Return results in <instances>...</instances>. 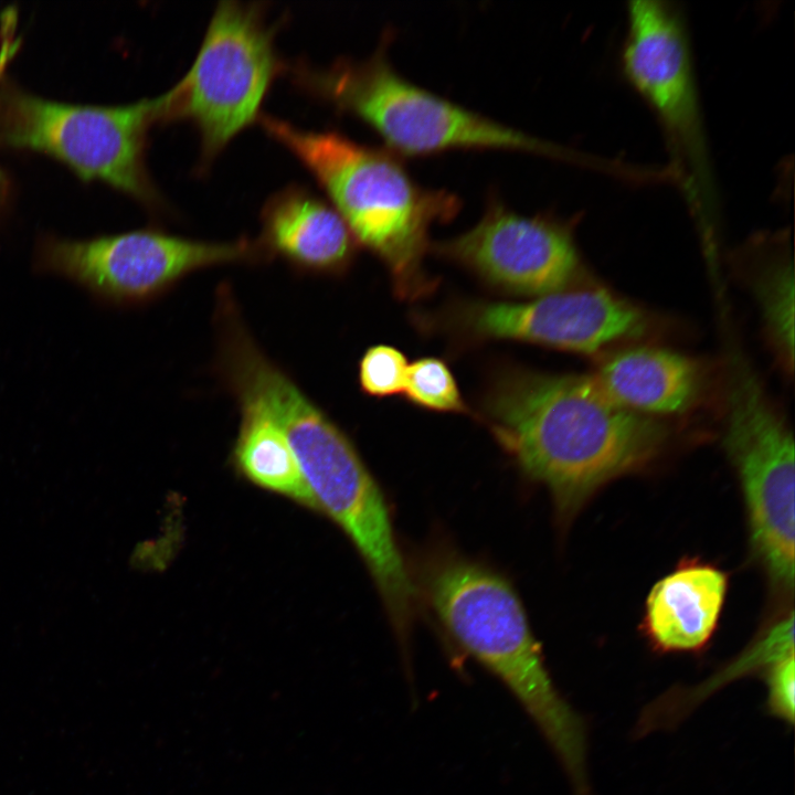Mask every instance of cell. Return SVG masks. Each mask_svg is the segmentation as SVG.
Here are the masks:
<instances>
[{
    "mask_svg": "<svg viewBox=\"0 0 795 795\" xmlns=\"http://www.w3.org/2000/svg\"><path fill=\"white\" fill-rule=\"evenodd\" d=\"M237 405L241 423L232 452L237 470L256 486L315 509L285 434L261 409L250 404Z\"/></svg>",
    "mask_w": 795,
    "mask_h": 795,
    "instance_id": "cell-16",
    "label": "cell"
},
{
    "mask_svg": "<svg viewBox=\"0 0 795 795\" xmlns=\"http://www.w3.org/2000/svg\"><path fill=\"white\" fill-rule=\"evenodd\" d=\"M425 600L452 639L496 676L543 735L572 786L591 795L586 727L556 689L520 598L499 573L449 551L423 566Z\"/></svg>",
    "mask_w": 795,
    "mask_h": 795,
    "instance_id": "cell-2",
    "label": "cell"
},
{
    "mask_svg": "<svg viewBox=\"0 0 795 795\" xmlns=\"http://www.w3.org/2000/svg\"><path fill=\"white\" fill-rule=\"evenodd\" d=\"M7 191V179L2 170L0 169V201Z\"/></svg>",
    "mask_w": 795,
    "mask_h": 795,
    "instance_id": "cell-21",
    "label": "cell"
},
{
    "mask_svg": "<svg viewBox=\"0 0 795 795\" xmlns=\"http://www.w3.org/2000/svg\"><path fill=\"white\" fill-rule=\"evenodd\" d=\"M487 422L568 521L606 483L653 460L668 438L655 417L616 403L594 375L512 370L485 399Z\"/></svg>",
    "mask_w": 795,
    "mask_h": 795,
    "instance_id": "cell-1",
    "label": "cell"
},
{
    "mask_svg": "<svg viewBox=\"0 0 795 795\" xmlns=\"http://www.w3.org/2000/svg\"><path fill=\"white\" fill-rule=\"evenodd\" d=\"M257 240L266 261L279 257L303 274L337 276L351 266L357 242L327 201L300 186L273 194L261 213Z\"/></svg>",
    "mask_w": 795,
    "mask_h": 795,
    "instance_id": "cell-13",
    "label": "cell"
},
{
    "mask_svg": "<svg viewBox=\"0 0 795 795\" xmlns=\"http://www.w3.org/2000/svg\"><path fill=\"white\" fill-rule=\"evenodd\" d=\"M258 123L311 172L358 245L388 267L401 298L433 288L423 269L434 222L459 212L458 195L418 184L398 155L359 144L336 130L312 131L259 115Z\"/></svg>",
    "mask_w": 795,
    "mask_h": 795,
    "instance_id": "cell-3",
    "label": "cell"
},
{
    "mask_svg": "<svg viewBox=\"0 0 795 795\" xmlns=\"http://www.w3.org/2000/svg\"><path fill=\"white\" fill-rule=\"evenodd\" d=\"M271 414L292 446L315 509L335 521L359 551L406 650L416 589L377 481L348 436L305 392L284 393Z\"/></svg>",
    "mask_w": 795,
    "mask_h": 795,
    "instance_id": "cell-5",
    "label": "cell"
},
{
    "mask_svg": "<svg viewBox=\"0 0 795 795\" xmlns=\"http://www.w3.org/2000/svg\"><path fill=\"white\" fill-rule=\"evenodd\" d=\"M430 250L511 295L564 290L581 269L570 227L548 214L523 215L489 194L475 226Z\"/></svg>",
    "mask_w": 795,
    "mask_h": 795,
    "instance_id": "cell-11",
    "label": "cell"
},
{
    "mask_svg": "<svg viewBox=\"0 0 795 795\" xmlns=\"http://www.w3.org/2000/svg\"><path fill=\"white\" fill-rule=\"evenodd\" d=\"M407 361L396 348L388 344L370 347L359 362V383L364 393L384 398L404 391Z\"/></svg>",
    "mask_w": 795,
    "mask_h": 795,
    "instance_id": "cell-19",
    "label": "cell"
},
{
    "mask_svg": "<svg viewBox=\"0 0 795 795\" xmlns=\"http://www.w3.org/2000/svg\"><path fill=\"white\" fill-rule=\"evenodd\" d=\"M723 443L738 473L752 548L772 584L794 585V438L743 367L730 381Z\"/></svg>",
    "mask_w": 795,
    "mask_h": 795,
    "instance_id": "cell-8",
    "label": "cell"
},
{
    "mask_svg": "<svg viewBox=\"0 0 795 795\" xmlns=\"http://www.w3.org/2000/svg\"><path fill=\"white\" fill-rule=\"evenodd\" d=\"M794 655L772 665L766 671L767 706L777 718L794 722L795 691Z\"/></svg>",
    "mask_w": 795,
    "mask_h": 795,
    "instance_id": "cell-20",
    "label": "cell"
},
{
    "mask_svg": "<svg viewBox=\"0 0 795 795\" xmlns=\"http://www.w3.org/2000/svg\"><path fill=\"white\" fill-rule=\"evenodd\" d=\"M728 589L727 574L688 561L654 584L645 605L644 629L662 651H692L713 635Z\"/></svg>",
    "mask_w": 795,
    "mask_h": 795,
    "instance_id": "cell-14",
    "label": "cell"
},
{
    "mask_svg": "<svg viewBox=\"0 0 795 795\" xmlns=\"http://www.w3.org/2000/svg\"><path fill=\"white\" fill-rule=\"evenodd\" d=\"M166 94L115 107L81 106L28 94L10 96L1 124L4 141L55 156L86 179H100L160 204L145 166L147 131L165 121Z\"/></svg>",
    "mask_w": 795,
    "mask_h": 795,
    "instance_id": "cell-7",
    "label": "cell"
},
{
    "mask_svg": "<svg viewBox=\"0 0 795 795\" xmlns=\"http://www.w3.org/2000/svg\"><path fill=\"white\" fill-rule=\"evenodd\" d=\"M257 240L209 242L138 230L92 240H49L39 265L120 304L160 297L193 272L233 263H261Z\"/></svg>",
    "mask_w": 795,
    "mask_h": 795,
    "instance_id": "cell-9",
    "label": "cell"
},
{
    "mask_svg": "<svg viewBox=\"0 0 795 795\" xmlns=\"http://www.w3.org/2000/svg\"><path fill=\"white\" fill-rule=\"evenodd\" d=\"M622 65L662 125L675 159L671 170L702 211L711 198L706 137L687 33L671 4L628 3Z\"/></svg>",
    "mask_w": 795,
    "mask_h": 795,
    "instance_id": "cell-10",
    "label": "cell"
},
{
    "mask_svg": "<svg viewBox=\"0 0 795 795\" xmlns=\"http://www.w3.org/2000/svg\"><path fill=\"white\" fill-rule=\"evenodd\" d=\"M275 28L258 3L222 1L193 64L168 92L166 121L190 120L201 136L202 162L259 117L265 95L283 71Z\"/></svg>",
    "mask_w": 795,
    "mask_h": 795,
    "instance_id": "cell-6",
    "label": "cell"
},
{
    "mask_svg": "<svg viewBox=\"0 0 795 795\" xmlns=\"http://www.w3.org/2000/svg\"><path fill=\"white\" fill-rule=\"evenodd\" d=\"M386 30L367 59L305 71L304 81L338 110L369 125L398 156L507 149L589 165L590 158L496 121L403 77L389 60Z\"/></svg>",
    "mask_w": 795,
    "mask_h": 795,
    "instance_id": "cell-4",
    "label": "cell"
},
{
    "mask_svg": "<svg viewBox=\"0 0 795 795\" xmlns=\"http://www.w3.org/2000/svg\"><path fill=\"white\" fill-rule=\"evenodd\" d=\"M404 392L414 404L439 412L469 413L448 365L422 358L407 367Z\"/></svg>",
    "mask_w": 795,
    "mask_h": 795,
    "instance_id": "cell-18",
    "label": "cell"
},
{
    "mask_svg": "<svg viewBox=\"0 0 795 795\" xmlns=\"http://www.w3.org/2000/svg\"><path fill=\"white\" fill-rule=\"evenodd\" d=\"M593 375L616 403L651 417L683 412L701 384L699 367L690 358L649 347L614 354Z\"/></svg>",
    "mask_w": 795,
    "mask_h": 795,
    "instance_id": "cell-15",
    "label": "cell"
},
{
    "mask_svg": "<svg viewBox=\"0 0 795 795\" xmlns=\"http://www.w3.org/2000/svg\"><path fill=\"white\" fill-rule=\"evenodd\" d=\"M756 294L768 333L788 371L794 360V274L786 257L768 265L759 276Z\"/></svg>",
    "mask_w": 795,
    "mask_h": 795,
    "instance_id": "cell-17",
    "label": "cell"
},
{
    "mask_svg": "<svg viewBox=\"0 0 795 795\" xmlns=\"http://www.w3.org/2000/svg\"><path fill=\"white\" fill-rule=\"evenodd\" d=\"M481 338L592 353L646 330L645 315L602 288L564 289L523 303H483L465 315Z\"/></svg>",
    "mask_w": 795,
    "mask_h": 795,
    "instance_id": "cell-12",
    "label": "cell"
}]
</instances>
